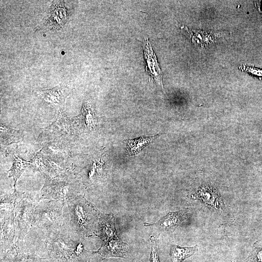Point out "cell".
Segmentation results:
<instances>
[{
  "instance_id": "cell-6",
  "label": "cell",
  "mask_w": 262,
  "mask_h": 262,
  "mask_svg": "<svg viewBox=\"0 0 262 262\" xmlns=\"http://www.w3.org/2000/svg\"><path fill=\"white\" fill-rule=\"evenodd\" d=\"M191 198L200 201L210 209L224 212L225 205L216 189L208 184L200 186L192 195Z\"/></svg>"
},
{
  "instance_id": "cell-5",
  "label": "cell",
  "mask_w": 262,
  "mask_h": 262,
  "mask_svg": "<svg viewBox=\"0 0 262 262\" xmlns=\"http://www.w3.org/2000/svg\"><path fill=\"white\" fill-rule=\"evenodd\" d=\"M25 193L15 212L14 220L18 241L22 240L34 225L35 208L38 201Z\"/></svg>"
},
{
  "instance_id": "cell-25",
  "label": "cell",
  "mask_w": 262,
  "mask_h": 262,
  "mask_svg": "<svg viewBox=\"0 0 262 262\" xmlns=\"http://www.w3.org/2000/svg\"><path fill=\"white\" fill-rule=\"evenodd\" d=\"M151 242V252L150 254L149 262H160L156 239L153 235L150 237Z\"/></svg>"
},
{
  "instance_id": "cell-13",
  "label": "cell",
  "mask_w": 262,
  "mask_h": 262,
  "mask_svg": "<svg viewBox=\"0 0 262 262\" xmlns=\"http://www.w3.org/2000/svg\"><path fill=\"white\" fill-rule=\"evenodd\" d=\"M98 236L101 239V243L118 239L115 227V218L112 213H100Z\"/></svg>"
},
{
  "instance_id": "cell-26",
  "label": "cell",
  "mask_w": 262,
  "mask_h": 262,
  "mask_svg": "<svg viewBox=\"0 0 262 262\" xmlns=\"http://www.w3.org/2000/svg\"><path fill=\"white\" fill-rule=\"evenodd\" d=\"M239 68L243 71H246L253 76L262 79V69L253 66H247L246 65H242L239 67Z\"/></svg>"
},
{
  "instance_id": "cell-23",
  "label": "cell",
  "mask_w": 262,
  "mask_h": 262,
  "mask_svg": "<svg viewBox=\"0 0 262 262\" xmlns=\"http://www.w3.org/2000/svg\"><path fill=\"white\" fill-rule=\"evenodd\" d=\"M30 165L31 163L25 161L18 156L14 157L13 165L8 171V174L9 177H12L14 179L15 189L17 180L24 170Z\"/></svg>"
},
{
  "instance_id": "cell-21",
  "label": "cell",
  "mask_w": 262,
  "mask_h": 262,
  "mask_svg": "<svg viewBox=\"0 0 262 262\" xmlns=\"http://www.w3.org/2000/svg\"><path fill=\"white\" fill-rule=\"evenodd\" d=\"M23 136L20 131L0 125V141L3 145L20 142L23 140Z\"/></svg>"
},
{
  "instance_id": "cell-18",
  "label": "cell",
  "mask_w": 262,
  "mask_h": 262,
  "mask_svg": "<svg viewBox=\"0 0 262 262\" xmlns=\"http://www.w3.org/2000/svg\"><path fill=\"white\" fill-rule=\"evenodd\" d=\"M158 136L159 134H157L152 136H145L125 140L126 149L129 155L133 156L139 153Z\"/></svg>"
},
{
  "instance_id": "cell-20",
  "label": "cell",
  "mask_w": 262,
  "mask_h": 262,
  "mask_svg": "<svg viewBox=\"0 0 262 262\" xmlns=\"http://www.w3.org/2000/svg\"><path fill=\"white\" fill-rule=\"evenodd\" d=\"M78 117L87 129L92 130L95 129L97 119L93 107L89 102H84L81 113Z\"/></svg>"
},
{
  "instance_id": "cell-17",
  "label": "cell",
  "mask_w": 262,
  "mask_h": 262,
  "mask_svg": "<svg viewBox=\"0 0 262 262\" xmlns=\"http://www.w3.org/2000/svg\"><path fill=\"white\" fill-rule=\"evenodd\" d=\"M40 259L34 254L21 252L16 244L5 253L0 262H39Z\"/></svg>"
},
{
  "instance_id": "cell-15",
  "label": "cell",
  "mask_w": 262,
  "mask_h": 262,
  "mask_svg": "<svg viewBox=\"0 0 262 262\" xmlns=\"http://www.w3.org/2000/svg\"><path fill=\"white\" fill-rule=\"evenodd\" d=\"M181 29L190 37L193 44H197L201 47L213 43L221 35L220 33L192 30L184 26L181 27Z\"/></svg>"
},
{
  "instance_id": "cell-4",
  "label": "cell",
  "mask_w": 262,
  "mask_h": 262,
  "mask_svg": "<svg viewBox=\"0 0 262 262\" xmlns=\"http://www.w3.org/2000/svg\"><path fill=\"white\" fill-rule=\"evenodd\" d=\"M39 199L59 200L66 202L79 195V184L66 175L47 177Z\"/></svg>"
},
{
  "instance_id": "cell-24",
  "label": "cell",
  "mask_w": 262,
  "mask_h": 262,
  "mask_svg": "<svg viewBox=\"0 0 262 262\" xmlns=\"http://www.w3.org/2000/svg\"><path fill=\"white\" fill-rule=\"evenodd\" d=\"M245 262H262V245L255 244L254 248Z\"/></svg>"
},
{
  "instance_id": "cell-14",
  "label": "cell",
  "mask_w": 262,
  "mask_h": 262,
  "mask_svg": "<svg viewBox=\"0 0 262 262\" xmlns=\"http://www.w3.org/2000/svg\"><path fill=\"white\" fill-rule=\"evenodd\" d=\"M25 193L16 191L5 195L0 199V219L15 217L16 208Z\"/></svg>"
},
{
  "instance_id": "cell-7",
  "label": "cell",
  "mask_w": 262,
  "mask_h": 262,
  "mask_svg": "<svg viewBox=\"0 0 262 262\" xmlns=\"http://www.w3.org/2000/svg\"><path fill=\"white\" fill-rule=\"evenodd\" d=\"M71 120L62 111L57 113L56 119L42 132L43 136L48 140L64 139L72 135Z\"/></svg>"
},
{
  "instance_id": "cell-11",
  "label": "cell",
  "mask_w": 262,
  "mask_h": 262,
  "mask_svg": "<svg viewBox=\"0 0 262 262\" xmlns=\"http://www.w3.org/2000/svg\"><path fill=\"white\" fill-rule=\"evenodd\" d=\"M129 247L127 243L119 238L101 243L100 248L95 253H98L104 258L120 257L128 258Z\"/></svg>"
},
{
  "instance_id": "cell-19",
  "label": "cell",
  "mask_w": 262,
  "mask_h": 262,
  "mask_svg": "<svg viewBox=\"0 0 262 262\" xmlns=\"http://www.w3.org/2000/svg\"><path fill=\"white\" fill-rule=\"evenodd\" d=\"M198 250V246L191 247H182L173 245L170 250V257L171 262H182L186 259L194 255Z\"/></svg>"
},
{
  "instance_id": "cell-27",
  "label": "cell",
  "mask_w": 262,
  "mask_h": 262,
  "mask_svg": "<svg viewBox=\"0 0 262 262\" xmlns=\"http://www.w3.org/2000/svg\"><path fill=\"white\" fill-rule=\"evenodd\" d=\"M260 9H261V12H262V6L261 8H259Z\"/></svg>"
},
{
  "instance_id": "cell-12",
  "label": "cell",
  "mask_w": 262,
  "mask_h": 262,
  "mask_svg": "<svg viewBox=\"0 0 262 262\" xmlns=\"http://www.w3.org/2000/svg\"><path fill=\"white\" fill-rule=\"evenodd\" d=\"M16 234L14 217L0 219L1 254L6 253L17 244L14 243V241Z\"/></svg>"
},
{
  "instance_id": "cell-1",
  "label": "cell",
  "mask_w": 262,
  "mask_h": 262,
  "mask_svg": "<svg viewBox=\"0 0 262 262\" xmlns=\"http://www.w3.org/2000/svg\"><path fill=\"white\" fill-rule=\"evenodd\" d=\"M46 246L50 262H89L94 253L59 231L48 234Z\"/></svg>"
},
{
  "instance_id": "cell-10",
  "label": "cell",
  "mask_w": 262,
  "mask_h": 262,
  "mask_svg": "<svg viewBox=\"0 0 262 262\" xmlns=\"http://www.w3.org/2000/svg\"><path fill=\"white\" fill-rule=\"evenodd\" d=\"M188 210L170 212L154 223H144L145 227L155 226L161 230L173 232L188 218Z\"/></svg>"
},
{
  "instance_id": "cell-2",
  "label": "cell",
  "mask_w": 262,
  "mask_h": 262,
  "mask_svg": "<svg viewBox=\"0 0 262 262\" xmlns=\"http://www.w3.org/2000/svg\"><path fill=\"white\" fill-rule=\"evenodd\" d=\"M73 229L81 237L98 236L100 213L82 196L78 195L66 202Z\"/></svg>"
},
{
  "instance_id": "cell-16",
  "label": "cell",
  "mask_w": 262,
  "mask_h": 262,
  "mask_svg": "<svg viewBox=\"0 0 262 262\" xmlns=\"http://www.w3.org/2000/svg\"><path fill=\"white\" fill-rule=\"evenodd\" d=\"M68 92L67 87L65 85H59L53 88L40 91L38 94L46 102L58 105L64 102Z\"/></svg>"
},
{
  "instance_id": "cell-28",
  "label": "cell",
  "mask_w": 262,
  "mask_h": 262,
  "mask_svg": "<svg viewBox=\"0 0 262 262\" xmlns=\"http://www.w3.org/2000/svg\"></svg>"
},
{
  "instance_id": "cell-3",
  "label": "cell",
  "mask_w": 262,
  "mask_h": 262,
  "mask_svg": "<svg viewBox=\"0 0 262 262\" xmlns=\"http://www.w3.org/2000/svg\"><path fill=\"white\" fill-rule=\"evenodd\" d=\"M65 203L59 200L38 203L35 208L34 225L46 230L48 234L59 231L64 224L62 211Z\"/></svg>"
},
{
  "instance_id": "cell-9",
  "label": "cell",
  "mask_w": 262,
  "mask_h": 262,
  "mask_svg": "<svg viewBox=\"0 0 262 262\" xmlns=\"http://www.w3.org/2000/svg\"><path fill=\"white\" fill-rule=\"evenodd\" d=\"M146 70L148 73L150 80L154 82L163 89L162 72L159 67L156 56L147 38H145L143 44Z\"/></svg>"
},
{
  "instance_id": "cell-22",
  "label": "cell",
  "mask_w": 262,
  "mask_h": 262,
  "mask_svg": "<svg viewBox=\"0 0 262 262\" xmlns=\"http://www.w3.org/2000/svg\"><path fill=\"white\" fill-rule=\"evenodd\" d=\"M31 165L36 171L44 174L46 177H52V168L40 152H38L31 162Z\"/></svg>"
},
{
  "instance_id": "cell-8",
  "label": "cell",
  "mask_w": 262,
  "mask_h": 262,
  "mask_svg": "<svg viewBox=\"0 0 262 262\" xmlns=\"http://www.w3.org/2000/svg\"><path fill=\"white\" fill-rule=\"evenodd\" d=\"M68 18V10L65 6V3L62 1L53 2L42 24V27L50 30H59L64 27Z\"/></svg>"
}]
</instances>
